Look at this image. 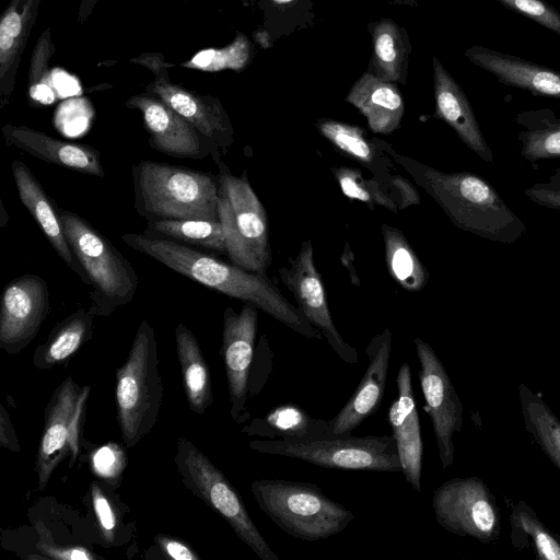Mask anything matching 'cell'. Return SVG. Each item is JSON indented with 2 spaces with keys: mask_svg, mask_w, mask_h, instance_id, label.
<instances>
[{
  "mask_svg": "<svg viewBox=\"0 0 560 560\" xmlns=\"http://www.w3.org/2000/svg\"><path fill=\"white\" fill-rule=\"evenodd\" d=\"M121 238L132 249L190 280L244 303H253L294 332L316 340L323 337L267 275L245 270L199 249L143 233H126Z\"/></svg>",
  "mask_w": 560,
  "mask_h": 560,
  "instance_id": "1",
  "label": "cell"
},
{
  "mask_svg": "<svg viewBox=\"0 0 560 560\" xmlns=\"http://www.w3.org/2000/svg\"><path fill=\"white\" fill-rule=\"evenodd\" d=\"M393 161L421 187L458 229L486 240L513 244L525 223L483 177L468 171L443 172L389 149Z\"/></svg>",
  "mask_w": 560,
  "mask_h": 560,
  "instance_id": "2",
  "label": "cell"
},
{
  "mask_svg": "<svg viewBox=\"0 0 560 560\" xmlns=\"http://www.w3.org/2000/svg\"><path fill=\"white\" fill-rule=\"evenodd\" d=\"M138 214L150 220H219L218 175L151 160L131 166Z\"/></svg>",
  "mask_w": 560,
  "mask_h": 560,
  "instance_id": "3",
  "label": "cell"
},
{
  "mask_svg": "<svg viewBox=\"0 0 560 560\" xmlns=\"http://www.w3.org/2000/svg\"><path fill=\"white\" fill-rule=\"evenodd\" d=\"M250 491L260 510L288 535L316 541L341 533L354 518L352 511L326 497L310 482L258 479Z\"/></svg>",
  "mask_w": 560,
  "mask_h": 560,
  "instance_id": "4",
  "label": "cell"
},
{
  "mask_svg": "<svg viewBox=\"0 0 560 560\" xmlns=\"http://www.w3.org/2000/svg\"><path fill=\"white\" fill-rule=\"evenodd\" d=\"M163 396L159 371L158 341L143 319L136 331L128 357L116 371V411L122 441L135 446L156 423Z\"/></svg>",
  "mask_w": 560,
  "mask_h": 560,
  "instance_id": "5",
  "label": "cell"
},
{
  "mask_svg": "<svg viewBox=\"0 0 560 560\" xmlns=\"http://www.w3.org/2000/svg\"><path fill=\"white\" fill-rule=\"evenodd\" d=\"M68 243L90 280V308L108 316L128 304L139 278L131 262L86 220L70 210H59Z\"/></svg>",
  "mask_w": 560,
  "mask_h": 560,
  "instance_id": "6",
  "label": "cell"
},
{
  "mask_svg": "<svg viewBox=\"0 0 560 560\" xmlns=\"http://www.w3.org/2000/svg\"><path fill=\"white\" fill-rule=\"evenodd\" d=\"M218 167V214L226 256L237 267L267 275L271 248L266 209L249 184L246 171L235 176L223 161Z\"/></svg>",
  "mask_w": 560,
  "mask_h": 560,
  "instance_id": "7",
  "label": "cell"
},
{
  "mask_svg": "<svg viewBox=\"0 0 560 560\" xmlns=\"http://www.w3.org/2000/svg\"><path fill=\"white\" fill-rule=\"evenodd\" d=\"M175 465L184 486L222 516L261 560H279L225 475L189 440L178 438Z\"/></svg>",
  "mask_w": 560,
  "mask_h": 560,
  "instance_id": "8",
  "label": "cell"
},
{
  "mask_svg": "<svg viewBox=\"0 0 560 560\" xmlns=\"http://www.w3.org/2000/svg\"><path fill=\"white\" fill-rule=\"evenodd\" d=\"M249 448L325 468L401 472L393 435H338L306 442L262 439L250 441Z\"/></svg>",
  "mask_w": 560,
  "mask_h": 560,
  "instance_id": "9",
  "label": "cell"
},
{
  "mask_svg": "<svg viewBox=\"0 0 560 560\" xmlns=\"http://www.w3.org/2000/svg\"><path fill=\"white\" fill-rule=\"evenodd\" d=\"M90 389L89 385L80 386L68 376L55 389L47 404L35 459L39 491L46 488L60 462L71 456L72 466L80 455L82 424Z\"/></svg>",
  "mask_w": 560,
  "mask_h": 560,
  "instance_id": "10",
  "label": "cell"
},
{
  "mask_svg": "<svg viewBox=\"0 0 560 560\" xmlns=\"http://www.w3.org/2000/svg\"><path fill=\"white\" fill-rule=\"evenodd\" d=\"M438 523L452 534L471 537L482 544L499 539L501 514L495 498L478 477L453 478L432 495Z\"/></svg>",
  "mask_w": 560,
  "mask_h": 560,
  "instance_id": "11",
  "label": "cell"
},
{
  "mask_svg": "<svg viewBox=\"0 0 560 560\" xmlns=\"http://www.w3.org/2000/svg\"><path fill=\"white\" fill-rule=\"evenodd\" d=\"M413 343L420 363L419 382L425 400L423 409L432 422L442 468L446 469L454 462L453 435L463 427V405L433 348L419 337Z\"/></svg>",
  "mask_w": 560,
  "mask_h": 560,
  "instance_id": "12",
  "label": "cell"
},
{
  "mask_svg": "<svg viewBox=\"0 0 560 560\" xmlns=\"http://www.w3.org/2000/svg\"><path fill=\"white\" fill-rule=\"evenodd\" d=\"M126 106L141 113L149 145L172 158L201 160L211 156L218 165L220 147L153 94L127 100Z\"/></svg>",
  "mask_w": 560,
  "mask_h": 560,
  "instance_id": "13",
  "label": "cell"
},
{
  "mask_svg": "<svg viewBox=\"0 0 560 560\" xmlns=\"http://www.w3.org/2000/svg\"><path fill=\"white\" fill-rule=\"evenodd\" d=\"M313 254L312 241H304L296 256L278 270L280 279L293 294L299 310L322 332L335 353L346 363L354 364L359 360L358 352L343 340L334 324Z\"/></svg>",
  "mask_w": 560,
  "mask_h": 560,
  "instance_id": "14",
  "label": "cell"
},
{
  "mask_svg": "<svg viewBox=\"0 0 560 560\" xmlns=\"http://www.w3.org/2000/svg\"><path fill=\"white\" fill-rule=\"evenodd\" d=\"M258 310L253 303H244L238 313L232 307H225L223 312L220 354L226 373L230 413L237 423L249 418L246 405L257 335Z\"/></svg>",
  "mask_w": 560,
  "mask_h": 560,
  "instance_id": "15",
  "label": "cell"
},
{
  "mask_svg": "<svg viewBox=\"0 0 560 560\" xmlns=\"http://www.w3.org/2000/svg\"><path fill=\"white\" fill-rule=\"evenodd\" d=\"M49 291L37 275H22L3 289L0 305V348L21 352L36 337L49 312Z\"/></svg>",
  "mask_w": 560,
  "mask_h": 560,
  "instance_id": "16",
  "label": "cell"
},
{
  "mask_svg": "<svg viewBox=\"0 0 560 560\" xmlns=\"http://www.w3.org/2000/svg\"><path fill=\"white\" fill-rule=\"evenodd\" d=\"M143 65L150 67L155 73L154 81L148 85L147 91L155 95L200 132L213 140L221 149L222 154L234 142V129L220 101L210 96H202L168 80L166 71L161 68L163 60L158 56L144 55L138 58Z\"/></svg>",
  "mask_w": 560,
  "mask_h": 560,
  "instance_id": "17",
  "label": "cell"
},
{
  "mask_svg": "<svg viewBox=\"0 0 560 560\" xmlns=\"http://www.w3.org/2000/svg\"><path fill=\"white\" fill-rule=\"evenodd\" d=\"M390 351L392 332L389 328H385L366 346L369 364L354 393L329 420L331 436L351 435L353 430L378 410L389 372Z\"/></svg>",
  "mask_w": 560,
  "mask_h": 560,
  "instance_id": "18",
  "label": "cell"
},
{
  "mask_svg": "<svg viewBox=\"0 0 560 560\" xmlns=\"http://www.w3.org/2000/svg\"><path fill=\"white\" fill-rule=\"evenodd\" d=\"M398 395L387 412V421L396 441L401 472L413 490H421L423 441L415 394L411 384L410 366L404 362L397 373Z\"/></svg>",
  "mask_w": 560,
  "mask_h": 560,
  "instance_id": "19",
  "label": "cell"
},
{
  "mask_svg": "<svg viewBox=\"0 0 560 560\" xmlns=\"http://www.w3.org/2000/svg\"><path fill=\"white\" fill-rule=\"evenodd\" d=\"M1 133L8 147L20 149L44 162L85 175L105 176L100 151L89 144L59 140L21 125L7 124L1 128Z\"/></svg>",
  "mask_w": 560,
  "mask_h": 560,
  "instance_id": "20",
  "label": "cell"
},
{
  "mask_svg": "<svg viewBox=\"0 0 560 560\" xmlns=\"http://www.w3.org/2000/svg\"><path fill=\"white\" fill-rule=\"evenodd\" d=\"M432 67L434 116L446 122L462 142L483 162L492 163V150L483 137L465 92L435 57L432 59Z\"/></svg>",
  "mask_w": 560,
  "mask_h": 560,
  "instance_id": "21",
  "label": "cell"
},
{
  "mask_svg": "<svg viewBox=\"0 0 560 560\" xmlns=\"http://www.w3.org/2000/svg\"><path fill=\"white\" fill-rule=\"evenodd\" d=\"M464 55L504 85L560 100V71L479 45L467 48Z\"/></svg>",
  "mask_w": 560,
  "mask_h": 560,
  "instance_id": "22",
  "label": "cell"
},
{
  "mask_svg": "<svg viewBox=\"0 0 560 560\" xmlns=\"http://www.w3.org/2000/svg\"><path fill=\"white\" fill-rule=\"evenodd\" d=\"M11 171L21 202L38 223L51 247L67 267L84 284L90 285L88 276L68 243L59 210H56L54 201L25 163L13 161L11 163Z\"/></svg>",
  "mask_w": 560,
  "mask_h": 560,
  "instance_id": "23",
  "label": "cell"
},
{
  "mask_svg": "<svg viewBox=\"0 0 560 560\" xmlns=\"http://www.w3.org/2000/svg\"><path fill=\"white\" fill-rule=\"evenodd\" d=\"M345 101L365 117L374 133L390 135L400 127L405 103L399 89L370 71L353 83Z\"/></svg>",
  "mask_w": 560,
  "mask_h": 560,
  "instance_id": "24",
  "label": "cell"
},
{
  "mask_svg": "<svg viewBox=\"0 0 560 560\" xmlns=\"http://www.w3.org/2000/svg\"><path fill=\"white\" fill-rule=\"evenodd\" d=\"M316 129L338 152L358 162L384 180L394 166L389 155L390 144L378 138H370L358 125H351L330 118L316 121Z\"/></svg>",
  "mask_w": 560,
  "mask_h": 560,
  "instance_id": "25",
  "label": "cell"
},
{
  "mask_svg": "<svg viewBox=\"0 0 560 560\" xmlns=\"http://www.w3.org/2000/svg\"><path fill=\"white\" fill-rule=\"evenodd\" d=\"M39 0H11L0 22L1 108L13 90L20 55L35 20Z\"/></svg>",
  "mask_w": 560,
  "mask_h": 560,
  "instance_id": "26",
  "label": "cell"
},
{
  "mask_svg": "<svg viewBox=\"0 0 560 560\" xmlns=\"http://www.w3.org/2000/svg\"><path fill=\"white\" fill-rule=\"evenodd\" d=\"M372 58L369 70L380 79L406 84L411 44L407 31L388 18L369 24Z\"/></svg>",
  "mask_w": 560,
  "mask_h": 560,
  "instance_id": "27",
  "label": "cell"
},
{
  "mask_svg": "<svg viewBox=\"0 0 560 560\" xmlns=\"http://www.w3.org/2000/svg\"><path fill=\"white\" fill-rule=\"evenodd\" d=\"M242 432L248 435L289 442L330 438L329 421L311 417L303 408L284 404L265 417L254 419Z\"/></svg>",
  "mask_w": 560,
  "mask_h": 560,
  "instance_id": "28",
  "label": "cell"
},
{
  "mask_svg": "<svg viewBox=\"0 0 560 560\" xmlns=\"http://www.w3.org/2000/svg\"><path fill=\"white\" fill-rule=\"evenodd\" d=\"M183 387L191 411L203 415L213 401L211 374L192 331L183 323L175 328Z\"/></svg>",
  "mask_w": 560,
  "mask_h": 560,
  "instance_id": "29",
  "label": "cell"
},
{
  "mask_svg": "<svg viewBox=\"0 0 560 560\" xmlns=\"http://www.w3.org/2000/svg\"><path fill=\"white\" fill-rule=\"evenodd\" d=\"M95 316L91 308H81L58 323L51 329L46 341L35 350L33 355L35 368L51 369L67 362L91 339Z\"/></svg>",
  "mask_w": 560,
  "mask_h": 560,
  "instance_id": "30",
  "label": "cell"
},
{
  "mask_svg": "<svg viewBox=\"0 0 560 560\" xmlns=\"http://www.w3.org/2000/svg\"><path fill=\"white\" fill-rule=\"evenodd\" d=\"M515 122L522 127L517 139L521 155L530 163L560 158V118L550 108L520 112Z\"/></svg>",
  "mask_w": 560,
  "mask_h": 560,
  "instance_id": "31",
  "label": "cell"
},
{
  "mask_svg": "<svg viewBox=\"0 0 560 560\" xmlns=\"http://www.w3.org/2000/svg\"><path fill=\"white\" fill-rule=\"evenodd\" d=\"M143 234L203 249L226 254L225 236L220 220L180 219L150 220Z\"/></svg>",
  "mask_w": 560,
  "mask_h": 560,
  "instance_id": "32",
  "label": "cell"
},
{
  "mask_svg": "<svg viewBox=\"0 0 560 560\" xmlns=\"http://www.w3.org/2000/svg\"><path fill=\"white\" fill-rule=\"evenodd\" d=\"M381 232L389 276L409 292L421 291L428 283L429 272L404 233L387 223L381 226Z\"/></svg>",
  "mask_w": 560,
  "mask_h": 560,
  "instance_id": "33",
  "label": "cell"
},
{
  "mask_svg": "<svg viewBox=\"0 0 560 560\" xmlns=\"http://www.w3.org/2000/svg\"><path fill=\"white\" fill-rule=\"evenodd\" d=\"M518 398L525 431L560 470V419L525 384L518 385Z\"/></svg>",
  "mask_w": 560,
  "mask_h": 560,
  "instance_id": "34",
  "label": "cell"
},
{
  "mask_svg": "<svg viewBox=\"0 0 560 560\" xmlns=\"http://www.w3.org/2000/svg\"><path fill=\"white\" fill-rule=\"evenodd\" d=\"M511 542L518 550L532 549L539 559L560 560V537L552 533L524 501L510 513Z\"/></svg>",
  "mask_w": 560,
  "mask_h": 560,
  "instance_id": "35",
  "label": "cell"
},
{
  "mask_svg": "<svg viewBox=\"0 0 560 560\" xmlns=\"http://www.w3.org/2000/svg\"><path fill=\"white\" fill-rule=\"evenodd\" d=\"M331 171L341 191L349 199L362 201L370 207L380 206L393 213L399 212L387 186L377 178H365L361 170L349 166L332 167Z\"/></svg>",
  "mask_w": 560,
  "mask_h": 560,
  "instance_id": "36",
  "label": "cell"
},
{
  "mask_svg": "<svg viewBox=\"0 0 560 560\" xmlns=\"http://www.w3.org/2000/svg\"><path fill=\"white\" fill-rule=\"evenodd\" d=\"M51 55L52 44L49 30H46L34 48L28 77L31 97L42 104H50L55 100L52 79L47 68Z\"/></svg>",
  "mask_w": 560,
  "mask_h": 560,
  "instance_id": "37",
  "label": "cell"
},
{
  "mask_svg": "<svg viewBox=\"0 0 560 560\" xmlns=\"http://www.w3.org/2000/svg\"><path fill=\"white\" fill-rule=\"evenodd\" d=\"M90 499L101 536L105 542L113 545L120 525V513L113 493L93 481L90 485Z\"/></svg>",
  "mask_w": 560,
  "mask_h": 560,
  "instance_id": "38",
  "label": "cell"
},
{
  "mask_svg": "<svg viewBox=\"0 0 560 560\" xmlns=\"http://www.w3.org/2000/svg\"><path fill=\"white\" fill-rule=\"evenodd\" d=\"M247 58V42L244 37H238L226 48L220 50L209 49L199 52L185 66L206 71H217L224 68L240 69L245 65Z\"/></svg>",
  "mask_w": 560,
  "mask_h": 560,
  "instance_id": "39",
  "label": "cell"
},
{
  "mask_svg": "<svg viewBox=\"0 0 560 560\" xmlns=\"http://www.w3.org/2000/svg\"><path fill=\"white\" fill-rule=\"evenodd\" d=\"M126 466V454L117 443H107L97 447L91 457V468L98 478L114 487Z\"/></svg>",
  "mask_w": 560,
  "mask_h": 560,
  "instance_id": "40",
  "label": "cell"
},
{
  "mask_svg": "<svg viewBox=\"0 0 560 560\" xmlns=\"http://www.w3.org/2000/svg\"><path fill=\"white\" fill-rule=\"evenodd\" d=\"M505 8L528 18L560 35V12L545 0H497Z\"/></svg>",
  "mask_w": 560,
  "mask_h": 560,
  "instance_id": "41",
  "label": "cell"
},
{
  "mask_svg": "<svg viewBox=\"0 0 560 560\" xmlns=\"http://www.w3.org/2000/svg\"><path fill=\"white\" fill-rule=\"evenodd\" d=\"M524 194L540 207L560 210V167L553 170L548 182L534 184Z\"/></svg>",
  "mask_w": 560,
  "mask_h": 560,
  "instance_id": "42",
  "label": "cell"
},
{
  "mask_svg": "<svg viewBox=\"0 0 560 560\" xmlns=\"http://www.w3.org/2000/svg\"><path fill=\"white\" fill-rule=\"evenodd\" d=\"M390 196L399 211L410 206L420 205V195L415 185L400 174L390 173L385 178Z\"/></svg>",
  "mask_w": 560,
  "mask_h": 560,
  "instance_id": "43",
  "label": "cell"
},
{
  "mask_svg": "<svg viewBox=\"0 0 560 560\" xmlns=\"http://www.w3.org/2000/svg\"><path fill=\"white\" fill-rule=\"evenodd\" d=\"M155 541L166 558L174 560H199L200 556L180 539L158 534Z\"/></svg>",
  "mask_w": 560,
  "mask_h": 560,
  "instance_id": "44",
  "label": "cell"
},
{
  "mask_svg": "<svg viewBox=\"0 0 560 560\" xmlns=\"http://www.w3.org/2000/svg\"><path fill=\"white\" fill-rule=\"evenodd\" d=\"M43 552L52 559L58 560H93L95 556L83 547H62L56 548L51 546H44L40 548Z\"/></svg>",
  "mask_w": 560,
  "mask_h": 560,
  "instance_id": "45",
  "label": "cell"
},
{
  "mask_svg": "<svg viewBox=\"0 0 560 560\" xmlns=\"http://www.w3.org/2000/svg\"><path fill=\"white\" fill-rule=\"evenodd\" d=\"M0 442L2 446L10 448L13 452L20 451L18 438L10 421V417L3 406H1L0 411Z\"/></svg>",
  "mask_w": 560,
  "mask_h": 560,
  "instance_id": "46",
  "label": "cell"
},
{
  "mask_svg": "<svg viewBox=\"0 0 560 560\" xmlns=\"http://www.w3.org/2000/svg\"><path fill=\"white\" fill-rule=\"evenodd\" d=\"M350 254H351V252L349 250V245L346 244L343 254L341 256V260L345 264V266H348L349 272L351 275L352 282L353 283L355 282V284H359V280H358L357 272L354 270L353 264L349 262L350 261Z\"/></svg>",
  "mask_w": 560,
  "mask_h": 560,
  "instance_id": "47",
  "label": "cell"
},
{
  "mask_svg": "<svg viewBox=\"0 0 560 560\" xmlns=\"http://www.w3.org/2000/svg\"><path fill=\"white\" fill-rule=\"evenodd\" d=\"M97 2V0H82L81 7H80V18L81 20L85 19L90 12L92 11L94 4Z\"/></svg>",
  "mask_w": 560,
  "mask_h": 560,
  "instance_id": "48",
  "label": "cell"
},
{
  "mask_svg": "<svg viewBox=\"0 0 560 560\" xmlns=\"http://www.w3.org/2000/svg\"><path fill=\"white\" fill-rule=\"evenodd\" d=\"M9 222V214L3 205V201L0 199V228L4 229Z\"/></svg>",
  "mask_w": 560,
  "mask_h": 560,
  "instance_id": "49",
  "label": "cell"
},
{
  "mask_svg": "<svg viewBox=\"0 0 560 560\" xmlns=\"http://www.w3.org/2000/svg\"><path fill=\"white\" fill-rule=\"evenodd\" d=\"M417 0H393V3L399 4H415Z\"/></svg>",
  "mask_w": 560,
  "mask_h": 560,
  "instance_id": "50",
  "label": "cell"
},
{
  "mask_svg": "<svg viewBox=\"0 0 560 560\" xmlns=\"http://www.w3.org/2000/svg\"><path fill=\"white\" fill-rule=\"evenodd\" d=\"M273 1H276V2H278V3H287V2H290V1H292V0H273Z\"/></svg>",
  "mask_w": 560,
  "mask_h": 560,
  "instance_id": "51",
  "label": "cell"
}]
</instances>
